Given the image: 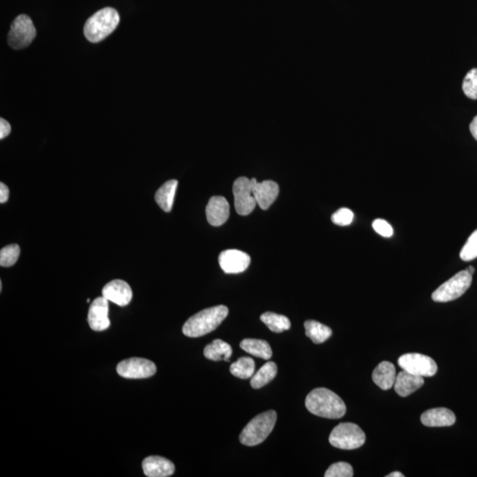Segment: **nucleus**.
Here are the masks:
<instances>
[{
	"mask_svg": "<svg viewBox=\"0 0 477 477\" xmlns=\"http://www.w3.org/2000/svg\"><path fill=\"white\" fill-rule=\"evenodd\" d=\"M305 405L310 413L328 419H338L347 412L342 399L326 388L314 389L307 395Z\"/></svg>",
	"mask_w": 477,
	"mask_h": 477,
	"instance_id": "1",
	"label": "nucleus"
},
{
	"mask_svg": "<svg viewBox=\"0 0 477 477\" xmlns=\"http://www.w3.org/2000/svg\"><path fill=\"white\" fill-rule=\"evenodd\" d=\"M229 307L224 305L209 307L196 314L185 323L184 335L189 338H199L216 330L229 316Z\"/></svg>",
	"mask_w": 477,
	"mask_h": 477,
	"instance_id": "2",
	"label": "nucleus"
},
{
	"mask_svg": "<svg viewBox=\"0 0 477 477\" xmlns=\"http://www.w3.org/2000/svg\"><path fill=\"white\" fill-rule=\"evenodd\" d=\"M119 15L115 8L101 9L86 21L84 35L91 43L103 41L117 29Z\"/></svg>",
	"mask_w": 477,
	"mask_h": 477,
	"instance_id": "3",
	"label": "nucleus"
},
{
	"mask_svg": "<svg viewBox=\"0 0 477 477\" xmlns=\"http://www.w3.org/2000/svg\"><path fill=\"white\" fill-rule=\"evenodd\" d=\"M277 421L274 410L264 412L252 419L240 435L242 445L255 446L261 444L272 433Z\"/></svg>",
	"mask_w": 477,
	"mask_h": 477,
	"instance_id": "4",
	"label": "nucleus"
},
{
	"mask_svg": "<svg viewBox=\"0 0 477 477\" xmlns=\"http://www.w3.org/2000/svg\"><path fill=\"white\" fill-rule=\"evenodd\" d=\"M366 440L365 433L357 424L343 423L335 427L329 437L332 446L342 450H353L361 447Z\"/></svg>",
	"mask_w": 477,
	"mask_h": 477,
	"instance_id": "5",
	"label": "nucleus"
},
{
	"mask_svg": "<svg viewBox=\"0 0 477 477\" xmlns=\"http://www.w3.org/2000/svg\"><path fill=\"white\" fill-rule=\"evenodd\" d=\"M472 283V275L467 270L455 274L452 278L437 288L432 294L436 303H448L463 296Z\"/></svg>",
	"mask_w": 477,
	"mask_h": 477,
	"instance_id": "6",
	"label": "nucleus"
},
{
	"mask_svg": "<svg viewBox=\"0 0 477 477\" xmlns=\"http://www.w3.org/2000/svg\"><path fill=\"white\" fill-rule=\"evenodd\" d=\"M36 36V30L32 20L27 15L21 14L11 24L8 45L14 50H21L32 44Z\"/></svg>",
	"mask_w": 477,
	"mask_h": 477,
	"instance_id": "7",
	"label": "nucleus"
},
{
	"mask_svg": "<svg viewBox=\"0 0 477 477\" xmlns=\"http://www.w3.org/2000/svg\"><path fill=\"white\" fill-rule=\"evenodd\" d=\"M403 371L420 377H433L438 371V365L430 356L421 353H406L398 360Z\"/></svg>",
	"mask_w": 477,
	"mask_h": 477,
	"instance_id": "8",
	"label": "nucleus"
},
{
	"mask_svg": "<svg viewBox=\"0 0 477 477\" xmlns=\"http://www.w3.org/2000/svg\"><path fill=\"white\" fill-rule=\"evenodd\" d=\"M235 196V207L237 213L241 216H247L254 211L257 201L253 195V185L247 177L237 178L233 186Z\"/></svg>",
	"mask_w": 477,
	"mask_h": 477,
	"instance_id": "9",
	"label": "nucleus"
},
{
	"mask_svg": "<svg viewBox=\"0 0 477 477\" xmlns=\"http://www.w3.org/2000/svg\"><path fill=\"white\" fill-rule=\"evenodd\" d=\"M117 372L122 377L129 380L148 378L156 374L155 363L143 358L124 360L117 366Z\"/></svg>",
	"mask_w": 477,
	"mask_h": 477,
	"instance_id": "10",
	"label": "nucleus"
},
{
	"mask_svg": "<svg viewBox=\"0 0 477 477\" xmlns=\"http://www.w3.org/2000/svg\"><path fill=\"white\" fill-rule=\"evenodd\" d=\"M251 258L245 252L237 249H229L221 252L218 263L221 269L227 274H238L245 272L251 264Z\"/></svg>",
	"mask_w": 477,
	"mask_h": 477,
	"instance_id": "11",
	"label": "nucleus"
},
{
	"mask_svg": "<svg viewBox=\"0 0 477 477\" xmlns=\"http://www.w3.org/2000/svg\"><path fill=\"white\" fill-rule=\"evenodd\" d=\"M109 301L104 296L94 300L89 307L88 322L92 330L103 331L110 327Z\"/></svg>",
	"mask_w": 477,
	"mask_h": 477,
	"instance_id": "12",
	"label": "nucleus"
},
{
	"mask_svg": "<svg viewBox=\"0 0 477 477\" xmlns=\"http://www.w3.org/2000/svg\"><path fill=\"white\" fill-rule=\"evenodd\" d=\"M102 294L106 300L121 307L128 305L133 298V292L130 286L121 279L113 280L104 286Z\"/></svg>",
	"mask_w": 477,
	"mask_h": 477,
	"instance_id": "13",
	"label": "nucleus"
},
{
	"mask_svg": "<svg viewBox=\"0 0 477 477\" xmlns=\"http://www.w3.org/2000/svg\"><path fill=\"white\" fill-rule=\"evenodd\" d=\"M253 185V195L257 205L261 210L266 211L275 202L279 193V185L273 181H264L258 183L257 178H251Z\"/></svg>",
	"mask_w": 477,
	"mask_h": 477,
	"instance_id": "14",
	"label": "nucleus"
},
{
	"mask_svg": "<svg viewBox=\"0 0 477 477\" xmlns=\"http://www.w3.org/2000/svg\"><path fill=\"white\" fill-rule=\"evenodd\" d=\"M230 216V206L223 196H212L206 207V217L212 226H220Z\"/></svg>",
	"mask_w": 477,
	"mask_h": 477,
	"instance_id": "15",
	"label": "nucleus"
},
{
	"mask_svg": "<svg viewBox=\"0 0 477 477\" xmlns=\"http://www.w3.org/2000/svg\"><path fill=\"white\" fill-rule=\"evenodd\" d=\"M144 475L149 477H167L174 475V464L167 458L150 456L143 461Z\"/></svg>",
	"mask_w": 477,
	"mask_h": 477,
	"instance_id": "16",
	"label": "nucleus"
},
{
	"mask_svg": "<svg viewBox=\"0 0 477 477\" xmlns=\"http://www.w3.org/2000/svg\"><path fill=\"white\" fill-rule=\"evenodd\" d=\"M456 417L450 409L438 408L429 409L421 417V421L427 427H446L454 426Z\"/></svg>",
	"mask_w": 477,
	"mask_h": 477,
	"instance_id": "17",
	"label": "nucleus"
},
{
	"mask_svg": "<svg viewBox=\"0 0 477 477\" xmlns=\"http://www.w3.org/2000/svg\"><path fill=\"white\" fill-rule=\"evenodd\" d=\"M423 384L424 380L423 377L402 371L397 375L395 390L397 395L402 397H407L412 395L415 391L420 389Z\"/></svg>",
	"mask_w": 477,
	"mask_h": 477,
	"instance_id": "18",
	"label": "nucleus"
},
{
	"mask_svg": "<svg viewBox=\"0 0 477 477\" xmlns=\"http://www.w3.org/2000/svg\"><path fill=\"white\" fill-rule=\"evenodd\" d=\"M396 377L395 366L390 362H382L372 373V380L382 390H390L395 386Z\"/></svg>",
	"mask_w": 477,
	"mask_h": 477,
	"instance_id": "19",
	"label": "nucleus"
},
{
	"mask_svg": "<svg viewBox=\"0 0 477 477\" xmlns=\"http://www.w3.org/2000/svg\"><path fill=\"white\" fill-rule=\"evenodd\" d=\"M178 187L176 180L166 181L159 189L156 191L155 200L159 207L165 212H170L174 205L175 193Z\"/></svg>",
	"mask_w": 477,
	"mask_h": 477,
	"instance_id": "20",
	"label": "nucleus"
},
{
	"mask_svg": "<svg viewBox=\"0 0 477 477\" xmlns=\"http://www.w3.org/2000/svg\"><path fill=\"white\" fill-rule=\"evenodd\" d=\"M232 353V347H231L229 343L224 342L222 340H220V338L207 345L204 351V355L206 358L215 362H229Z\"/></svg>",
	"mask_w": 477,
	"mask_h": 477,
	"instance_id": "21",
	"label": "nucleus"
},
{
	"mask_svg": "<svg viewBox=\"0 0 477 477\" xmlns=\"http://www.w3.org/2000/svg\"><path fill=\"white\" fill-rule=\"evenodd\" d=\"M241 349L251 355L259 357L261 359L270 360L272 356V350L270 344L266 340L257 338H245L240 344Z\"/></svg>",
	"mask_w": 477,
	"mask_h": 477,
	"instance_id": "22",
	"label": "nucleus"
},
{
	"mask_svg": "<svg viewBox=\"0 0 477 477\" xmlns=\"http://www.w3.org/2000/svg\"><path fill=\"white\" fill-rule=\"evenodd\" d=\"M304 327H305L306 336L315 344L325 342L332 334L331 328L315 320H307L304 324Z\"/></svg>",
	"mask_w": 477,
	"mask_h": 477,
	"instance_id": "23",
	"label": "nucleus"
},
{
	"mask_svg": "<svg viewBox=\"0 0 477 477\" xmlns=\"http://www.w3.org/2000/svg\"><path fill=\"white\" fill-rule=\"evenodd\" d=\"M278 367L273 362H268L251 378V386L254 389H260L275 378Z\"/></svg>",
	"mask_w": 477,
	"mask_h": 477,
	"instance_id": "24",
	"label": "nucleus"
},
{
	"mask_svg": "<svg viewBox=\"0 0 477 477\" xmlns=\"http://www.w3.org/2000/svg\"><path fill=\"white\" fill-rule=\"evenodd\" d=\"M260 319L270 331L277 332V334L288 331L291 327L290 320L285 316L279 315V314L273 312L264 313L261 316Z\"/></svg>",
	"mask_w": 477,
	"mask_h": 477,
	"instance_id": "25",
	"label": "nucleus"
},
{
	"mask_svg": "<svg viewBox=\"0 0 477 477\" xmlns=\"http://www.w3.org/2000/svg\"><path fill=\"white\" fill-rule=\"evenodd\" d=\"M255 362L251 357H242L233 362L230 367V372L235 377L241 380H248L253 377L255 373Z\"/></svg>",
	"mask_w": 477,
	"mask_h": 477,
	"instance_id": "26",
	"label": "nucleus"
},
{
	"mask_svg": "<svg viewBox=\"0 0 477 477\" xmlns=\"http://www.w3.org/2000/svg\"><path fill=\"white\" fill-rule=\"evenodd\" d=\"M20 253L21 249L17 244H11L3 248L0 251V266L1 267L13 266L19 258Z\"/></svg>",
	"mask_w": 477,
	"mask_h": 477,
	"instance_id": "27",
	"label": "nucleus"
},
{
	"mask_svg": "<svg viewBox=\"0 0 477 477\" xmlns=\"http://www.w3.org/2000/svg\"><path fill=\"white\" fill-rule=\"evenodd\" d=\"M463 89L467 97L477 100V69H471L465 76Z\"/></svg>",
	"mask_w": 477,
	"mask_h": 477,
	"instance_id": "28",
	"label": "nucleus"
},
{
	"mask_svg": "<svg viewBox=\"0 0 477 477\" xmlns=\"http://www.w3.org/2000/svg\"><path fill=\"white\" fill-rule=\"evenodd\" d=\"M460 257L465 261H472L477 257V230L467 239L466 244L461 249Z\"/></svg>",
	"mask_w": 477,
	"mask_h": 477,
	"instance_id": "29",
	"label": "nucleus"
},
{
	"mask_svg": "<svg viewBox=\"0 0 477 477\" xmlns=\"http://www.w3.org/2000/svg\"><path fill=\"white\" fill-rule=\"evenodd\" d=\"M325 477H352L353 467L349 463H337L332 464L325 474Z\"/></svg>",
	"mask_w": 477,
	"mask_h": 477,
	"instance_id": "30",
	"label": "nucleus"
},
{
	"mask_svg": "<svg viewBox=\"0 0 477 477\" xmlns=\"http://www.w3.org/2000/svg\"><path fill=\"white\" fill-rule=\"evenodd\" d=\"M353 220V211L347 208H341L332 214L331 221L335 224L340 226H349Z\"/></svg>",
	"mask_w": 477,
	"mask_h": 477,
	"instance_id": "31",
	"label": "nucleus"
},
{
	"mask_svg": "<svg viewBox=\"0 0 477 477\" xmlns=\"http://www.w3.org/2000/svg\"><path fill=\"white\" fill-rule=\"evenodd\" d=\"M375 232L380 235L381 236L386 237V238H390L393 235V229L392 226L386 220H381V218H377L372 224Z\"/></svg>",
	"mask_w": 477,
	"mask_h": 477,
	"instance_id": "32",
	"label": "nucleus"
},
{
	"mask_svg": "<svg viewBox=\"0 0 477 477\" xmlns=\"http://www.w3.org/2000/svg\"><path fill=\"white\" fill-rule=\"evenodd\" d=\"M10 133L11 125L9 124V122L5 121V119H0V139H4V138L8 137Z\"/></svg>",
	"mask_w": 477,
	"mask_h": 477,
	"instance_id": "33",
	"label": "nucleus"
},
{
	"mask_svg": "<svg viewBox=\"0 0 477 477\" xmlns=\"http://www.w3.org/2000/svg\"><path fill=\"white\" fill-rule=\"evenodd\" d=\"M9 198V189L7 185L1 183H0V202L1 204H5L8 201Z\"/></svg>",
	"mask_w": 477,
	"mask_h": 477,
	"instance_id": "34",
	"label": "nucleus"
},
{
	"mask_svg": "<svg viewBox=\"0 0 477 477\" xmlns=\"http://www.w3.org/2000/svg\"><path fill=\"white\" fill-rule=\"evenodd\" d=\"M469 129L471 135H472L473 137L477 141V116H476L475 118H474L473 121L471 122Z\"/></svg>",
	"mask_w": 477,
	"mask_h": 477,
	"instance_id": "35",
	"label": "nucleus"
},
{
	"mask_svg": "<svg viewBox=\"0 0 477 477\" xmlns=\"http://www.w3.org/2000/svg\"><path fill=\"white\" fill-rule=\"evenodd\" d=\"M386 477H404V475L401 472H393L387 475Z\"/></svg>",
	"mask_w": 477,
	"mask_h": 477,
	"instance_id": "36",
	"label": "nucleus"
},
{
	"mask_svg": "<svg viewBox=\"0 0 477 477\" xmlns=\"http://www.w3.org/2000/svg\"><path fill=\"white\" fill-rule=\"evenodd\" d=\"M466 270L471 274V275H473V274L475 273V268L473 266L467 267Z\"/></svg>",
	"mask_w": 477,
	"mask_h": 477,
	"instance_id": "37",
	"label": "nucleus"
},
{
	"mask_svg": "<svg viewBox=\"0 0 477 477\" xmlns=\"http://www.w3.org/2000/svg\"><path fill=\"white\" fill-rule=\"evenodd\" d=\"M87 303H91V300L88 299V300H87Z\"/></svg>",
	"mask_w": 477,
	"mask_h": 477,
	"instance_id": "38",
	"label": "nucleus"
}]
</instances>
